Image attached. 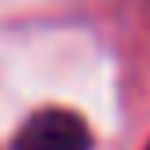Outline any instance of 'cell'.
Wrapping results in <instances>:
<instances>
[{
	"label": "cell",
	"mask_w": 150,
	"mask_h": 150,
	"mask_svg": "<svg viewBox=\"0 0 150 150\" xmlns=\"http://www.w3.org/2000/svg\"><path fill=\"white\" fill-rule=\"evenodd\" d=\"M11 150H92V132L73 110H40L18 128Z\"/></svg>",
	"instance_id": "6da1fadb"
}]
</instances>
